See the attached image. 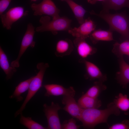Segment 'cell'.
Returning a JSON list of instances; mask_svg holds the SVG:
<instances>
[{"mask_svg":"<svg viewBox=\"0 0 129 129\" xmlns=\"http://www.w3.org/2000/svg\"><path fill=\"white\" fill-rule=\"evenodd\" d=\"M79 62L85 65L86 72L84 77L86 79L91 80L97 79L102 82L107 80L106 75L103 74L98 67L94 63L85 59L81 58Z\"/></svg>","mask_w":129,"mask_h":129,"instance_id":"obj_10","label":"cell"},{"mask_svg":"<svg viewBox=\"0 0 129 129\" xmlns=\"http://www.w3.org/2000/svg\"><path fill=\"white\" fill-rule=\"evenodd\" d=\"M49 66L47 63L41 62L38 64L37 67L39 71L31 80L26 98L20 108L15 113V117L22 113L27 103L42 87L45 72Z\"/></svg>","mask_w":129,"mask_h":129,"instance_id":"obj_4","label":"cell"},{"mask_svg":"<svg viewBox=\"0 0 129 129\" xmlns=\"http://www.w3.org/2000/svg\"><path fill=\"white\" fill-rule=\"evenodd\" d=\"M20 122L22 124L28 129H46V128L32 119L30 117H25L22 114H20Z\"/></svg>","mask_w":129,"mask_h":129,"instance_id":"obj_24","label":"cell"},{"mask_svg":"<svg viewBox=\"0 0 129 129\" xmlns=\"http://www.w3.org/2000/svg\"><path fill=\"white\" fill-rule=\"evenodd\" d=\"M74 97L70 95L63 96L62 102L65 106L63 109L79 120L82 108L80 107Z\"/></svg>","mask_w":129,"mask_h":129,"instance_id":"obj_12","label":"cell"},{"mask_svg":"<svg viewBox=\"0 0 129 129\" xmlns=\"http://www.w3.org/2000/svg\"><path fill=\"white\" fill-rule=\"evenodd\" d=\"M43 86L46 91L45 94V96L70 95L74 97L75 93V91L72 86L66 88L56 84H45Z\"/></svg>","mask_w":129,"mask_h":129,"instance_id":"obj_11","label":"cell"},{"mask_svg":"<svg viewBox=\"0 0 129 129\" xmlns=\"http://www.w3.org/2000/svg\"><path fill=\"white\" fill-rule=\"evenodd\" d=\"M35 27L31 23L27 24V29L22 40L21 47L16 59L11 63V66L18 68L19 66V61L23 54L27 48L29 46L33 48L35 42L33 40V37L35 32Z\"/></svg>","mask_w":129,"mask_h":129,"instance_id":"obj_6","label":"cell"},{"mask_svg":"<svg viewBox=\"0 0 129 129\" xmlns=\"http://www.w3.org/2000/svg\"><path fill=\"white\" fill-rule=\"evenodd\" d=\"M34 76L21 82L15 87L12 95L9 97L10 98H15L17 101H21L23 100L21 94L28 90L30 82Z\"/></svg>","mask_w":129,"mask_h":129,"instance_id":"obj_21","label":"cell"},{"mask_svg":"<svg viewBox=\"0 0 129 129\" xmlns=\"http://www.w3.org/2000/svg\"><path fill=\"white\" fill-rule=\"evenodd\" d=\"M89 37L93 44H95L99 41H110L113 40L112 31L102 30H95Z\"/></svg>","mask_w":129,"mask_h":129,"instance_id":"obj_18","label":"cell"},{"mask_svg":"<svg viewBox=\"0 0 129 129\" xmlns=\"http://www.w3.org/2000/svg\"><path fill=\"white\" fill-rule=\"evenodd\" d=\"M73 43L78 54L81 58L85 59L95 54L97 51V49L89 44L85 39L76 38L73 40Z\"/></svg>","mask_w":129,"mask_h":129,"instance_id":"obj_13","label":"cell"},{"mask_svg":"<svg viewBox=\"0 0 129 129\" xmlns=\"http://www.w3.org/2000/svg\"><path fill=\"white\" fill-rule=\"evenodd\" d=\"M0 66L6 75V79H11L16 71V68L10 65L7 55L0 47Z\"/></svg>","mask_w":129,"mask_h":129,"instance_id":"obj_16","label":"cell"},{"mask_svg":"<svg viewBox=\"0 0 129 129\" xmlns=\"http://www.w3.org/2000/svg\"><path fill=\"white\" fill-rule=\"evenodd\" d=\"M118 58L119 70L116 73V78L118 83L126 88L129 83V65L124 60L123 56Z\"/></svg>","mask_w":129,"mask_h":129,"instance_id":"obj_14","label":"cell"},{"mask_svg":"<svg viewBox=\"0 0 129 129\" xmlns=\"http://www.w3.org/2000/svg\"><path fill=\"white\" fill-rule=\"evenodd\" d=\"M31 1L35 2L37 0H31Z\"/></svg>","mask_w":129,"mask_h":129,"instance_id":"obj_30","label":"cell"},{"mask_svg":"<svg viewBox=\"0 0 129 129\" xmlns=\"http://www.w3.org/2000/svg\"><path fill=\"white\" fill-rule=\"evenodd\" d=\"M96 27L94 22L89 17L85 19L79 27H71L68 32L73 37L85 39L89 37L91 33L95 30Z\"/></svg>","mask_w":129,"mask_h":129,"instance_id":"obj_9","label":"cell"},{"mask_svg":"<svg viewBox=\"0 0 129 129\" xmlns=\"http://www.w3.org/2000/svg\"><path fill=\"white\" fill-rule=\"evenodd\" d=\"M105 0H87L88 2L92 4H95L98 1H103Z\"/></svg>","mask_w":129,"mask_h":129,"instance_id":"obj_29","label":"cell"},{"mask_svg":"<svg viewBox=\"0 0 129 129\" xmlns=\"http://www.w3.org/2000/svg\"><path fill=\"white\" fill-rule=\"evenodd\" d=\"M109 129H129V120L125 119L121 122L113 124L110 126Z\"/></svg>","mask_w":129,"mask_h":129,"instance_id":"obj_27","label":"cell"},{"mask_svg":"<svg viewBox=\"0 0 129 129\" xmlns=\"http://www.w3.org/2000/svg\"><path fill=\"white\" fill-rule=\"evenodd\" d=\"M74 48L73 43L70 39H61L56 44L55 54L57 57H63L70 54Z\"/></svg>","mask_w":129,"mask_h":129,"instance_id":"obj_15","label":"cell"},{"mask_svg":"<svg viewBox=\"0 0 129 129\" xmlns=\"http://www.w3.org/2000/svg\"><path fill=\"white\" fill-rule=\"evenodd\" d=\"M103 11L108 12L110 9L117 10L121 8H129V0H105L102 1Z\"/></svg>","mask_w":129,"mask_h":129,"instance_id":"obj_19","label":"cell"},{"mask_svg":"<svg viewBox=\"0 0 129 129\" xmlns=\"http://www.w3.org/2000/svg\"><path fill=\"white\" fill-rule=\"evenodd\" d=\"M12 0H0V15L3 13L9 5Z\"/></svg>","mask_w":129,"mask_h":129,"instance_id":"obj_28","label":"cell"},{"mask_svg":"<svg viewBox=\"0 0 129 129\" xmlns=\"http://www.w3.org/2000/svg\"><path fill=\"white\" fill-rule=\"evenodd\" d=\"M92 15L98 16L103 19L108 24L109 30L115 31L120 34L122 38L129 40V22L128 18L122 13H110L102 10L99 13L93 11Z\"/></svg>","mask_w":129,"mask_h":129,"instance_id":"obj_2","label":"cell"},{"mask_svg":"<svg viewBox=\"0 0 129 129\" xmlns=\"http://www.w3.org/2000/svg\"><path fill=\"white\" fill-rule=\"evenodd\" d=\"M113 102L119 109L126 112L129 109V98L126 95L120 93L116 97Z\"/></svg>","mask_w":129,"mask_h":129,"instance_id":"obj_25","label":"cell"},{"mask_svg":"<svg viewBox=\"0 0 129 129\" xmlns=\"http://www.w3.org/2000/svg\"><path fill=\"white\" fill-rule=\"evenodd\" d=\"M83 109L98 108L102 105V102L97 98H94L84 94L78 99L77 102Z\"/></svg>","mask_w":129,"mask_h":129,"instance_id":"obj_17","label":"cell"},{"mask_svg":"<svg viewBox=\"0 0 129 129\" xmlns=\"http://www.w3.org/2000/svg\"><path fill=\"white\" fill-rule=\"evenodd\" d=\"M112 52L118 58L124 54L129 55V40H126L120 43H115L113 45Z\"/></svg>","mask_w":129,"mask_h":129,"instance_id":"obj_22","label":"cell"},{"mask_svg":"<svg viewBox=\"0 0 129 129\" xmlns=\"http://www.w3.org/2000/svg\"><path fill=\"white\" fill-rule=\"evenodd\" d=\"M80 127V125H77L76 121L73 118L65 120L61 124L62 129H78Z\"/></svg>","mask_w":129,"mask_h":129,"instance_id":"obj_26","label":"cell"},{"mask_svg":"<svg viewBox=\"0 0 129 129\" xmlns=\"http://www.w3.org/2000/svg\"><path fill=\"white\" fill-rule=\"evenodd\" d=\"M28 11H24L22 6H17L9 9L4 14L0 15L3 27L7 30H10L13 24L22 17L27 14Z\"/></svg>","mask_w":129,"mask_h":129,"instance_id":"obj_8","label":"cell"},{"mask_svg":"<svg viewBox=\"0 0 129 129\" xmlns=\"http://www.w3.org/2000/svg\"><path fill=\"white\" fill-rule=\"evenodd\" d=\"M71 20L64 16L51 20L49 16H43L39 20L41 25L37 27L35 30L39 32L49 31L56 35L59 31H68L71 28Z\"/></svg>","mask_w":129,"mask_h":129,"instance_id":"obj_3","label":"cell"},{"mask_svg":"<svg viewBox=\"0 0 129 129\" xmlns=\"http://www.w3.org/2000/svg\"><path fill=\"white\" fill-rule=\"evenodd\" d=\"M66 2L71 10L75 16L80 24L84 21V16L86 11L81 5L73 0H61Z\"/></svg>","mask_w":129,"mask_h":129,"instance_id":"obj_20","label":"cell"},{"mask_svg":"<svg viewBox=\"0 0 129 129\" xmlns=\"http://www.w3.org/2000/svg\"><path fill=\"white\" fill-rule=\"evenodd\" d=\"M102 83L98 81L94 82L93 85L85 94L92 97L97 98L101 92L107 88L106 86Z\"/></svg>","mask_w":129,"mask_h":129,"instance_id":"obj_23","label":"cell"},{"mask_svg":"<svg viewBox=\"0 0 129 129\" xmlns=\"http://www.w3.org/2000/svg\"><path fill=\"white\" fill-rule=\"evenodd\" d=\"M43 107V111L48 122L47 129H61V124L58 113L61 108L59 104L52 102L50 105L44 103Z\"/></svg>","mask_w":129,"mask_h":129,"instance_id":"obj_7","label":"cell"},{"mask_svg":"<svg viewBox=\"0 0 129 129\" xmlns=\"http://www.w3.org/2000/svg\"><path fill=\"white\" fill-rule=\"evenodd\" d=\"M31 7L35 16L46 15L52 17V19L58 18L60 10L51 0H43L38 4L33 3Z\"/></svg>","mask_w":129,"mask_h":129,"instance_id":"obj_5","label":"cell"},{"mask_svg":"<svg viewBox=\"0 0 129 129\" xmlns=\"http://www.w3.org/2000/svg\"><path fill=\"white\" fill-rule=\"evenodd\" d=\"M120 113L119 109L113 102H111L104 109L82 108L79 120L82 122L84 128L93 129L99 124L107 123L108 118L111 115L118 116Z\"/></svg>","mask_w":129,"mask_h":129,"instance_id":"obj_1","label":"cell"}]
</instances>
